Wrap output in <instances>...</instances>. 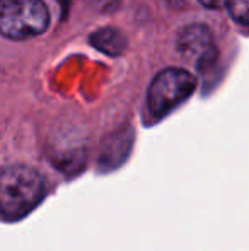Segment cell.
I'll list each match as a JSON object with an SVG mask.
<instances>
[{"instance_id": "6da1fadb", "label": "cell", "mask_w": 249, "mask_h": 251, "mask_svg": "<svg viewBox=\"0 0 249 251\" xmlns=\"http://www.w3.org/2000/svg\"><path fill=\"white\" fill-rule=\"evenodd\" d=\"M45 183L29 166H9L0 176V208L5 221H17L31 212L43 199Z\"/></svg>"}, {"instance_id": "7a4b0ae2", "label": "cell", "mask_w": 249, "mask_h": 251, "mask_svg": "<svg viewBox=\"0 0 249 251\" xmlns=\"http://www.w3.org/2000/svg\"><path fill=\"white\" fill-rule=\"evenodd\" d=\"M50 12L43 0H2L0 29L10 40H27L45 33Z\"/></svg>"}, {"instance_id": "3957f363", "label": "cell", "mask_w": 249, "mask_h": 251, "mask_svg": "<svg viewBox=\"0 0 249 251\" xmlns=\"http://www.w3.org/2000/svg\"><path fill=\"white\" fill-rule=\"evenodd\" d=\"M196 87V79L184 69H166L156 75L149 87L147 106L152 116L159 118L188 100Z\"/></svg>"}, {"instance_id": "277c9868", "label": "cell", "mask_w": 249, "mask_h": 251, "mask_svg": "<svg viewBox=\"0 0 249 251\" xmlns=\"http://www.w3.org/2000/svg\"><path fill=\"white\" fill-rule=\"evenodd\" d=\"M178 51L198 70H205L217 60L213 34L203 24H189L178 34Z\"/></svg>"}, {"instance_id": "5b68a950", "label": "cell", "mask_w": 249, "mask_h": 251, "mask_svg": "<svg viewBox=\"0 0 249 251\" xmlns=\"http://www.w3.org/2000/svg\"><path fill=\"white\" fill-rule=\"evenodd\" d=\"M91 43L99 51L111 56H116L125 51L126 38L118 29H114V27H104V29L96 31L91 36Z\"/></svg>"}, {"instance_id": "8992f818", "label": "cell", "mask_w": 249, "mask_h": 251, "mask_svg": "<svg viewBox=\"0 0 249 251\" xmlns=\"http://www.w3.org/2000/svg\"><path fill=\"white\" fill-rule=\"evenodd\" d=\"M227 9L237 24L249 26V0H227Z\"/></svg>"}, {"instance_id": "52a82bcc", "label": "cell", "mask_w": 249, "mask_h": 251, "mask_svg": "<svg viewBox=\"0 0 249 251\" xmlns=\"http://www.w3.org/2000/svg\"><path fill=\"white\" fill-rule=\"evenodd\" d=\"M200 3L208 9H220V7L227 5V0H200Z\"/></svg>"}, {"instance_id": "ba28073f", "label": "cell", "mask_w": 249, "mask_h": 251, "mask_svg": "<svg viewBox=\"0 0 249 251\" xmlns=\"http://www.w3.org/2000/svg\"><path fill=\"white\" fill-rule=\"evenodd\" d=\"M118 2H120V0H94V3H96L97 7H101V9H113Z\"/></svg>"}]
</instances>
